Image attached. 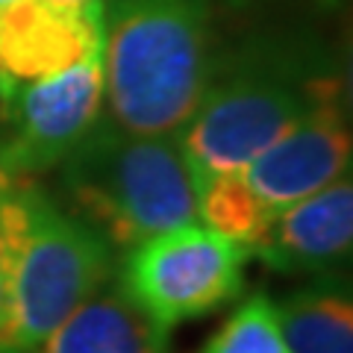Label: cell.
<instances>
[{"label": "cell", "mask_w": 353, "mask_h": 353, "mask_svg": "<svg viewBox=\"0 0 353 353\" xmlns=\"http://www.w3.org/2000/svg\"><path fill=\"white\" fill-rule=\"evenodd\" d=\"M339 92H345L341 71L312 32L265 30L218 50L203 101L180 132L197 192L245 171L271 141Z\"/></svg>", "instance_id": "obj_1"}, {"label": "cell", "mask_w": 353, "mask_h": 353, "mask_svg": "<svg viewBox=\"0 0 353 353\" xmlns=\"http://www.w3.org/2000/svg\"><path fill=\"white\" fill-rule=\"evenodd\" d=\"M218 59L212 0H106L103 101L139 136H180Z\"/></svg>", "instance_id": "obj_2"}, {"label": "cell", "mask_w": 353, "mask_h": 353, "mask_svg": "<svg viewBox=\"0 0 353 353\" xmlns=\"http://www.w3.org/2000/svg\"><path fill=\"white\" fill-rule=\"evenodd\" d=\"M59 192L109 245L197 224V185L180 136H139L109 115L59 165Z\"/></svg>", "instance_id": "obj_3"}, {"label": "cell", "mask_w": 353, "mask_h": 353, "mask_svg": "<svg viewBox=\"0 0 353 353\" xmlns=\"http://www.w3.org/2000/svg\"><path fill=\"white\" fill-rule=\"evenodd\" d=\"M6 194L15 253L0 353H36L109 283L112 245L36 183L9 180Z\"/></svg>", "instance_id": "obj_4"}, {"label": "cell", "mask_w": 353, "mask_h": 353, "mask_svg": "<svg viewBox=\"0 0 353 353\" xmlns=\"http://www.w3.org/2000/svg\"><path fill=\"white\" fill-rule=\"evenodd\" d=\"M248 256L245 245L206 224H185L130 248L118 289L148 318L171 330L239 297Z\"/></svg>", "instance_id": "obj_5"}, {"label": "cell", "mask_w": 353, "mask_h": 353, "mask_svg": "<svg viewBox=\"0 0 353 353\" xmlns=\"http://www.w3.org/2000/svg\"><path fill=\"white\" fill-rule=\"evenodd\" d=\"M103 115V50L59 74L0 83V174L53 171Z\"/></svg>", "instance_id": "obj_6"}, {"label": "cell", "mask_w": 353, "mask_h": 353, "mask_svg": "<svg viewBox=\"0 0 353 353\" xmlns=\"http://www.w3.org/2000/svg\"><path fill=\"white\" fill-rule=\"evenodd\" d=\"M350 153L353 141L345 92H339L271 141L239 176L271 227L289 206L347 176Z\"/></svg>", "instance_id": "obj_7"}, {"label": "cell", "mask_w": 353, "mask_h": 353, "mask_svg": "<svg viewBox=\"0 0 353 353\" xmlns=\"http://www.w3.org/2000/svg\"><path fill=\"white\" fill-rule=\"evenodd\" d=\"M103 50V12L53 0H9L0 6V83L59 74Z\"/></svg>", "instance_id": "obj_8"}, {"label": "cell", "mask_w": 353, "mask_h": 353, "mask_svg": "<svg viewBox=\"0 0 353 353\" xmlns=\"http://www.w3.org/2000/svg\"><path fill=\"white\" fill-rule=\"evenodd\" d=\"M353 248V185L350 174L303 197L274 218L250 256L283 274H333L347 265Z\"/></svg>", "instance_id": "obj_9"}, {"label": "cell", "mask_w": 353, "mask_h": 353, "mask_svg": "<svg viewBox=\"0 0 353 353\" xmlns=\"http://www.w3.org/2000/svg\"><path fill=\"white\" fill-rule=\"evenodd\" d=\"M36 353H171V330L148 318L118 285H103Z\"/></svg>", "instance_id": "obj_10"}, {"label": "cell", "mask_w": 353, "mask_h": 353, "mask_svg": "<svg viewBox=\"0 0 353 353\" xmlns=\"http://www.w3.org/2000/svg\"><path fill=\"white\" fill-rule=\"evenodd\" d=\"M289 353H353V303L341 285H309L274 301Z\"/></svg>", "instance_id": "obj_11"}, {"label": "cell", "mask_w": 353, "mask_h": 353, "mask_svg": "<svg viewBox=\"0 0 353 353\" xmlns=\"http://www.w3.org/2000/svg\"><path fill=\"white\" fill-rule=\"evenodd\" d=\"M201 353H289L274 315V301L265 294L248 297Z\"/></svg>", "instance_id": "obj_12"}, {"label": "cell", "mask_w": 353, "mask_h": 353, "mask_svg": "<svg viewBox=\"0 0 353 353\" xmlns=\"http://www.w3.org/2000/svg\"><path fill=\"white\" fill-rule=\"evenodd\" d=\"M9 183H0V327L6 321L9 312V289H12V253H15V239H12V215H9Z\"/></svg>", "instance_id": "obj_13"}, {"label": "cell", "mask_w": 353, "mask_h": 353, "mask_svg": "<svg viewBox=\"0 0 353 353\" xmlns=\"http://www.w3.org/2000/svg\"><path fill=\"white\" fill-rule=\"evenodd\" d=\"M53 3H62L71 9H88V12H103L106 0H53Z\"/></svg>", "instance_id": "obj_14"}, {"label": "cell", "mask_w": 353, "mask_h": 353, "mask_svg": "<svg viewBox=\"0 0 353 353\" xmlns=\"http://www.w3.org/2000/svg\"><path fill=\"white\" fill-rule=\"evenodd\" d=\"M3 3H9V0H0V6H3Z\"/></svg>", "instance_id": "obj_15"}]
</instances>
